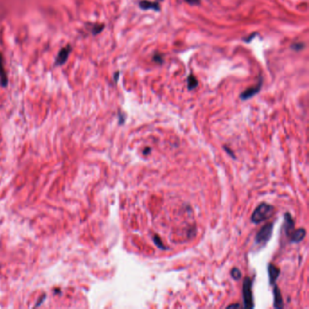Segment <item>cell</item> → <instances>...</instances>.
I'll return each mask as SVG.
<instances>
[{"label":"cell","mask_w":309,"mask_h":309,"mask_svg":"<svg viewBox=\"0 0 309 309\" xmlns=\"http://www.w3.org/2000/svg\"><path fill=\"white\" fill-rule=\"evenodd\" d=\"M70 52H71V46H69V45L61 49V51L58 53V55L56 57V65H64L67 61V58L70 55Z\"/></svg>","instance_id":"5"},{"label":"cell","mask_w":309,"mask_h":309,"mask_svg":"<svg viewBox=\"0 0 309 309\" xmlns=\"http://www.w3.org/2000/svg\"><path fill=\"white\" fill-rule=\"evenodd\" d=\"M187 82H188V89L190 90V91H191V90H193V89H195L197 86H198V81H197V79H196V77L193 75V74H190L189 75V77H188V79H187Z\"/></svg>","instance_id":"12"},{"label":"cell","mask_w":309,"mask_h":309,"mask_svg":"<svg viewBox=\"0 0 309 309\" xmlns=\"http://www.w3.org/2000/svg\"><path fill=\"white\" fill-rule=\"evenodd\" d=\"M240 306L238 304H233V305H230V306H228L227 308H239Z\"/></svg>","instance_id":"19"},{"label":"cell","mask_w":309,"mask_h":309,"mask_svg":"<svg viewBox=\"0 0 309 309\" xmlns=\"http://www.w3.org/2000/svg\"><path fill=\"white\" fill-rule=\"evenodd\" d=\"M304 44L303 43H295V44H293L292 45H291V48L293 49V50H295V51H301L303 48H304Z\"/></svg>","instance_id":"14"},{"label":"cell","mask_w":309,"mask_h":309,"mask_svg":"<svg viewBox=\"0 0 309 309\" xmlns=\"http://www.w3.org/2000/svg\"><path fill=\"white\" fill-rule=\"evenodd\" d=\"M104 27V25H96L93 27V29H92V33H93V35L99 34V33L103 30Z\"/></svg>","instance_id":"17"},{"label":"cell","mask_w":309,"mask_h":309,"mask_svg":"<svg viewBox=\"0 0 309 309\" xmlns=\"http://www.w3.org/2000/svg\"><path fill=\"white\" fill-rule=\"evenodd\" d=\"M118 77H119V73H115V76H114V81H115V82H117Z\"/></svg>","instance_id":"21"},{"label":"cell","mask_w":309,"mask_h":309,"mask_svg":"<svg viewBox=\"0 0 309 309\" xmlns=\"http://www.w3.org/2000/svg\"><path fill=\"white\" fill-rule=\"evenodd\" d=\"M295 229V223L289 213L285 214V231L287 236L289 237L291 232Z\"/></svg>","instance_id":"10"},{"label":"cell","mask_w":309,"mask_h":309,"mask_svg":"<svg viewBox=\"0 0 309 309\" xmlns=\"http://www.w3.org/2000/svg\"><path fill=\"white\" fill-rule=\"evenodd\" d=\"M153 241H154V243L156 244V246H157L158 248H160L161 249H165V247L162 245V240H161V238H160L159 237L154 236V237H153Z\"/></svg>","instance_id":"16"},{"label":"cell","mask_w":309,"mask_h":309,"mask_svg":"<svg viewBox=\"0 0 309 309\" xmlns=\"http://www.w3.org/2000/svg\"><path fill=\"white\" fill-rule=\"evenodd\" d=\"M152 59H153V61H154L155 63H157V64H160V65H162V64L163 63V58H162V55H161V54H159V53H156L155 55H153Z\"/></svg>","instance_id":"15"},{"label":"cell","mask_w":309,"mask_h":309,"mask_svg":"<svg viewBox=\"0 0 309 309\" xmlns=\"http://www.w3.org/2000/svg\"><path fill=\"white\" fill-rule=\"evenodd\" d=\"M261 86H262V78L259 79V82L257 83V84L256 86H253V87H250L247 90L241 92L240 93V99L245 101V100H248V99H250L251 97H253L254 95H256L258 92L260 91L261 89Z\"/></svg>","instance_id":"4"},{"label":"cell","mask_w":309,"mask_h":309,"mask_svg":"<svg viewBox=\"0 0 309 309\" xmlns=\"http://www.w3.org/2000/svg\"><path fill=\"white\" fill-rule=\"evenodd\" d=\"M279 275H280V269L272 264H269L268 265V276H269L270 284L273 285L276 283V280L277 279Z\"/></svg>","instance_id":"9"},{"label":"cell","mask_w":309,"mask_h":309,"mask_svg":"<svg viewBox=\"0 0 309 309\" xmlns=\"http://www.w3.org/2000/svg\"><path fill=\"white\" fill-rule=\"evenodd\" d=\"M256 33H254V34H253L252 36L250 35V36L248 37H249V38H248V39H244V41H245L246 43H250V41H251V40H252V39L254 38V37H254V36H256Z\"/></svg>","instance_id":"20"},{"label":"cell","mask_w":309,"mask_h":309,"mask_svg":"<svg viewBox=\"0 0 309 309\" xmlns=\"http://www.w3.org/2000/svg\"><path fill=\"white\" fill-rule=\"evenodd\" d=\"M274 210H275V208L272 205L263 202L256 208V209L251 216V221L255 224H257L262 221H266L272 217L274 214Z\"/></svg>","instance_id":"1"},{"label":"cell","mask_w":309,"mask_h":309,"mask_svg":"<svg viewBox=\"0 0 309 309\" xmlns=\"http://www.w3.org/2000/svg\"><path fill=\"white\" fill-rule=\"evenodd\" d=\"M0 84L3 87H6L7 85V77L4 69L3 58L1 55H0Z\"/></svg>","instance_id":"11"},{"label":"cell","mask_w":309,"mask_h":309,"mask_svg":"<svg viewBox=\"0 0 309 309\" xmlns=\"http://www.w3.org/2000/svg\"><path fill=\"white\" fill-rule=\"evenodd\" d=\"M283 298L281 292L278 289L277 287L275 286L274 287V307L275 308H283Z\"/></svg>","instance_id":"8"},{"label":"cell","mask_w":309,"mask_h":309,"mask_svg":"<svg viewBox=\"0 0 309 309\" xmlns=\"http://www.w3.org/2000/svg\"><path fill=\"white\" fill-rule=\"evenodd\" d=\"M306 237V230L305 229H294L291 234L289 235V238H290L291 242H294V243H299L301 242L304 237Z\"/></svg>","instance_id":"6"},{"label":"cell","mask_w":309,"mask_h":309,"mask_svg":"<svg viewBox=\"0 0 309 309\" xmlns=\"http://www.w3.org/2000/svg\"><path fill=\"white\" fill-rule=\"evenodd\" d=\"M231 276L235 279V280H238L241 278V272L237 268H234L231 270Z\"/></svg>","instance_id":"13"},{"label":"cell","mask_w":309,"mask_h":309,"mask_svg":"<svg viewBox=\"0 0 309 309\" xmlns=\"http://www.w3.org/2000/svg\"><path fill=\"white\" fill-rule=\"evenodd\" d=\"M243 303L245 308H253V295H252V280L249 277H246L243 281Z\"/></svg>","instance_id":"2"},{"label":"cell","mask_w":309,"mask_h":309,"mask_svg":"<svg viewBox=\"0 0 309 309\" xmlns=\"http://www.w3.org/2000/svg\"><path fill=\"white\" fill-rule=\"evenodd\" d=\"M272 223H268V224L264 225L256 235V237H255L256 243L259 244V245H265L270 239V237L272 236Z\"/></svg>","instance_id":"3"},{"label":"cell","mask_w":309,"mask_h":309,"mask_svg":"<svg viewBox=\"0 0 309 309\" xmlns=\"http://www.w3.org/2000/svg\"><path fill=\"white\" fill-rule=\"evenodd\" d=\"M184 1L191 6H197L200 3V0H184Z\"/></svg>","instance_id":"18"},{"label":"cell","mask_w":309,"mask_h":309,"mask_svg":"<svg viewBox=\"0 0 309 309\" xmlns=\"http://www.w3.org/2000/svg\"><path fill=\"white\" fill-rule=\"evenodd\" d=\"M139 6L143 10H154V11H160V5L158 2H151L148 0H142L139 3Z\"/></svg>","instance_id":"7"}]
</instances>
